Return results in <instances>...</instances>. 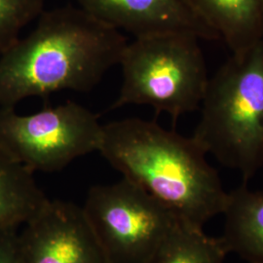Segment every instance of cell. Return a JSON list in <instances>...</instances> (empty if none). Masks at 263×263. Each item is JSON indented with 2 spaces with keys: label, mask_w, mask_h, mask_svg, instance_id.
Returning <instances> with one entry per match:
<instances>
[{
  "label": "cell",
  "mask_w": 263,
  "mask_h": 263,
  "mask_svg": "<svg viewBox=\"0 0 263 263\" xmlns=\"http://www.w3.org/2000/svg\"><path fill=\"white\" fill-rule=\"evenodd\" d=\"M28 36L0 56V107L31 97L88 92L119 65L127 39L79 7L43 11Z\"/></svg>",
  "instance_id": "obj_1"
},
{
  "label": "cell",
  "mask_w": 263,
  "mask_h": 263,
  "mask_svg": "<svg viewBox=\"0 0 263 263\" xmlns=\"http://www.w3.org/2000/svg\"><path fill=\"white\" fill-rule=\"evenodd\" d=\"M99 152L123 179L185 223L204 228L223 211L227 192L207 153L191 137L154 121L126 118L103 126Z\"/></svg>",
  "instance_id": "obj_2"
},
{
  "label": "cell",
  "mask_w": 263,
  "mask_h": 263,
  "mask_svg": "<svg viewBox=\"0 0 263 263\" xmlns=\"http://www.w3.org/2000/svg\"><path fill=\"white\" fill-rule=\"evenodd\" d=\"M191 138L244 180L263 168V41L210 76Z\"/></svg>",
  "instance_id": "obj_3"
},
{
  "label": "cell",
  "mask_w": 263,
  "mask_h": 263,
  "mask_svg": "<svg viewBox=\"0 0 263 263\" xmlns=\"http://www.w3.org/2000/svg\"><path fill=\"white\" fill-rule=\"evenodd\" d=\"M199 41L189 33H166L127 43L119 62L122 85L112 108L147 105L157 114H169L174 124L198 110L210 79Z\"/></svg>",
  "instance_id": "obj_4"
},
{
  "label": "cell",
  "mask_w": 263,
  "mask_h": 263,
  "mask_svg": "<svg viewBox=\"0 0 263 263\" xmlns=\"http://www.w3.org/2000/svg\"><path fill=\"white\" fill-rule=\"evenodd\" d=\"M82 209L107 263H148L181 221L126 179L93 186Z\"/></svg>",
  "instance_id": "obj_5"
},
{
  "label": "cell",
  "mask_w": 263,
  "mask_h": 263,
  "mask_svg": "<svg viewBox=\"0 0 263 263\" xmlns=\"http://www.w3.org/2000/svg\"><path fill=\"white\" fill-rule=\"evenodd\" d=\"M103 126L98 115L74 102L30 115L0 107V145L32 173H53L99 151Z\"/></svg>",
  "instance_id": "obj_6"
},
{
  "label": "cell",
  "mask_w": 263,
  "mask_h": 263,
  "mask_svg": "<svg viewBox=\"0 0 263 263\" xmlns=\"http://www.w3.org/2000/svg\"><path fill=\"white\" fill-rule=\"evenodd\" d=\"M20 263H107L82 207L48 200L17 237Z\"/></svg>",
  "instance_id": "obj_7"
},
{
  "label": "cell",
  "mask_w": 263,
  "mask_h": 263,
  "mask_svg": "<svg viewBox=\"0 0 263 263\" xmlns=\"http://www.w3.org/2000/svg\"><path fill=\"white\" fill-rule=\"evenodd\" d=\"M94 19L135 38L166 33H189L200 40L216 34L198 21L182 0H76Z\"/></svg>",
  "instance_id": "obj_8"
},
{
  "label": "cell",
  "mask_w": 263,
  "mask_h": 263,
  "mask_svg": "<svg viewBox=\"0 0 263 263\" xmlns=\"http://www.w3.org/2000/svg\"><path fill=\"white\" fill-rule=\"evenodd\" d=\"M232 54L262 41L263 0H182Z\"/></svg>",
  "instance_id": "obj_9"
},
{
  "label": "cell",
  "mask_w": 263,
  "mask_h": 263,
  "mask_svg": "<svg viewBox=\"0 0 263 263\" xmlns=\"http://www.w3.org/2000/svg\"><path fill=\"white\" fill-rule=\"evenodd\" d=\"M223 231L218 237L227 254H235L248 263H263V192L248 182L227 192Z\"/></svg>",
  "instance_id": "obj_10"
},
{
  "label": "cell",
  "mask_w": 263,
  "mask_h": 263,
  "mask_svg": "<svg viewBox=\"0 0 263 263\" xmlns=\"http://www.w3.org/2000/svg\"><path fill=\"white\" fill-rule=\"evenodd\" d=\"M33 175L0 145V230L24 226L47 203Z\"/></svg>",
  "instance_id": "obj_11"
},
{
  "label": "cell",
  "mask_w": 263,
  "mask_h": 263,
  "mask_svg": "<svg viewBox=\"0 0 263 263\" xmlns=\"http://www.w3.org/2000/svg\"><path fill=\"white\" fill-rule=\"evenodd\" d=\"M227 254L219 238L180 221L148 263H224Z\"/></svg>",
  "instance_id": "obj_12"
},
{
  "label": "cell",
  "mask_w": 263,
  "mask_h": 263,
  "mask_svg": "<svg viewBox=\"0 0 263 263\" xmlns=\"http://www.w3.org/2000/svg\"><path fill=\"white\" fill-rule=\"evenodd\" d=\"M45 0H0V56L20 38V33L43 12Z\"/></svg>",
  "instance_id": "obj_13"
},
{
  "label": "cell",
  "mask_w": 263,
  "mask_h": 263,
  "mask_svg": "<svg viewBox=\"0 0 263 263\" xmlns=\"http://www.w3.org/2000/svg\"><path fill=\"white\" fill-rule=\"evenodd\" d=\"M17 237L18 228L0 230V263H20Z\"/></svg>",
  "instance_id": "obj_14"
},
{
  "label": "cell",
  "mask_w": 263,
  "mask_h": 263,
  "mask_svg": "<svg viewBox=\"0 0 263 263\" xmlns=\"http://www.w3.org/2000/svg\"><path fill=\"white\" fill-rule=\"evenodd\" d=\"M262 41H263V36H262Z\"/></svg>",
  "instance_id": "obj_15"
}]
</instances>
